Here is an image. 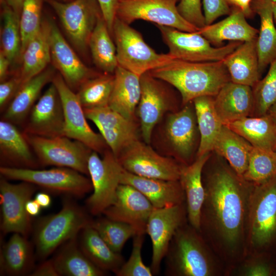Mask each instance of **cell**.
<instances>
[{
	"instance_id": "6da1fadb",
	"label": "cell",
	"mask_w": 276,
	"mask_h": 276,
	"mask_svg": "<svg viewBox=\"0 0 276 276\" xmlns=\"http://www.w3.org/2000/svg\"><path fill=\"white\" fill-rule=\"evenodd\" d=\"M248 182L223 166L211 172L203 182L205 195L200 232L204 228L212 233L228 256L246 249L248 211L253 188Z\"/></svg>"
},
{
	"instance_id": "4316f807",
	"label": "cell",
	"mask_w": 276,
	"mask_h": 276,
	"mask_svg": "<svg viewBox=\"0 0 276 276\" xmlns=\"http://www.w3.org/2000/svg\"><path fill=\"white\" fill-rule=\"evenodd\" d=\"M108 106L125 118L134 121L141 94V77L118 65Z\"/></svg>"
},
{
	"instance_id": "7402d4cb",
	"label": "cell",
	"mask_w": 276,
	"mask_h": 276,
	"mask_svg": "<svg viewBox=\"0 0 276 276\" xmlns=\"http://www.w3.org/2000/svg\"><path fill=\"white\" fill-rule=\"evenodd\" d=\"M190 103L181 110L169 114L165 126L167 141L175 155L185 163L193 154L198 130L195 109Z\"/></svg>"
},
{
	"instance_id": "c3c4849f",
	"label": "cell",
	"mask_w": 276,
	"mask_h": 276,
	"mask_svg": "<svg viewBox=\"0 0 276 276\" xmlns=\"http://www.w3.org/2000/svg\"><path fill=\"white\" fill-rule=\"evenodd\" d=\"M203 13L206 25H209L218 17L229 15L231 12L226 0H202Z\"/></svg>"
},
{
	"instance_id": "8fae6325",
	"label": "cell",
	"mask_w": 276,
	"mask_h": 276,
	"mask_svg": "<svg viewBox=\"0 0 276 276\" xmlns=\"http://www.w3.org/2000/svg\"><path fill=\"white\" fill-rule=\"evenodd\" d=\"M179 1L119 0L116 17L129 25L141 19L185 32L199 31L200 29L190 24L179 13L177 9Z\"/></svg>"
},
{
	"instance_id": "4dcf8cb0",
	"label": "cell",
	"mask_w": 276,
	"mask_h": 276,
	"mask_svg": "<svg viewBox=\"0 0 276 276\" xmlns=\"http://www.w3.org/2000/svg\"><path fill=\"white\" fill-rule=\"evenodd\" d=\"M225 125L254 147L270 151L276 150V121L268 113L247 117Z\"/></svg>"
},
{
	"instance_id": "f6af8a7d",
	"label": "cell",
	"mask_w": 276,
	"mask_h": 276,
	"mask_svg": "<svg viewBox=\"0 0 276 276\" xmlns=\"http://www.w3.org/2000/svg\"><path fill=\"white\" fill-rule=\"evenodd\" d=\"M43 0H24L20 15L21 55L30 40L39 31Z\"/></svg>"
},
{
	"instance_id": "cb8c5ba5",
	"label": "cell",
	"mask_w": 276,
	"mask_h": 276,
	"mask_svg": "<svg viewBox=\"0 0 276 276\" xmlns=\"http://www.w3.org/2000/svg\"><path fill=\"white\" fill-rule=\"evenodd\" d=\"M214 103L223 125L251 117L254 107L252 88L231 81L214 97Z\"/></svg>"
},
{
	"instance_id": "d6986e66",
	"label": "cell",
	"mask_w": 276,
	"mask_h": 276,
	"mask_svg": "<svg viewBox=\"0 0 276 276\" xmlns=\"http://www.w3.org/2000/svg\"><path fill=\"white\" fill-rule=\"evenodd\" d=\"M141 94L136 108L142 137L147 144L155 126L170 107L168 94L161 80L147 72L141 76Z\"/></svg>"
},
{
	"instance_id": "ee69618b",
	"label": "cell",
	"mask_w": 276,
	"mask_h": 276,
	"mask_svg": "<svg viewBox=\"0 0 276 276\" xmlns=\"http://www.w3.org/2000/svg\"><path fill=\"white\" fill-rule=\"evenodd\" d=\"M254 107L251 117L267 114L276 102V59L270 64L265 77L252 87Z\"/></svg>"
},
{
	"instance_id": "e0dca14e",
	"label": "cell",
	"mask_w": 276,
	"mask_h": 276,
	"mask_svg": "<svg viewBox=\"0 0 276 276\" xmlns=\"http://www.w3.org/2000/svg\"><path fill=\"white\" fill-rule=\"evenodd\" d=\"M83 109L86 118L96 125L117 157L129 145L139 140L134 121L125 118L108 105Z\"/></svg>"
},
{
	"instance_id": "6f0895ef",
	"label": "cell",
	"mask_w": 276,
	"mask_h": 276,
	"mask_svg": "<svg viewBox=\"0 0 276 276\" xmlns=\"http://www.w3.org/2000/svg\"><path fill=\"white\" fill-rule=\"evenodd\" d=\"M42 208L35 200L30 199L27 203L26 209L28 214L31 217L38 215Z\"/></svg>"
},
{
	"instance_id": "e7e4bbea",
	"label": "cell",
	"mask_w": 276,
	"mask_h": 276,
	"mask_svg": "<svg viewBox=\"0 0 276 276\" xmlns=\"http://www.w3.org/2000/svg\"><path fill=\"white\" fill-rule=\"evenodd\" d=\"M274 153L275 155L276 156V150L274 151Z\"/></svg>"
},
{
	"instance_id": "d6a6232c",
	"label": "cell",
	"mask_w": 276,
	"mask_h": 276,
	"mask_svg": "<svg viewBox=\"0 0 276 276\" xmlns=\"http://www.w3.org/2000/svg\"><path fill=\"white\" fill-rule=\"evenodd\" d=\"M251 8L260 19L257 50L260 74L276 59V28L273 22L271 0H254Z\"/></svg>"
},
{
	"instance_id": "f907efd6",
	"label": "cell",
	"mask_w": 276,
	"mask_h": 276,
	"mask_svg": "<svg viewBox=\"0 0 276 276\" xmlns=\"http://www.w3.org/2000/svg\"><path fill=\"white\" fill-rule=\"evenodd\" d=\"M99 5L104 19L112 35V28L116 17L119 0H96Z\"/></svg>"
},
{
	"instance_id": "ba28073f",
	"label": "cell",
	"mask_w": 276,
	"mask_h": 276,
	"mask_svg": "<svg viewBox=\"0 0 276 276\" xmlns=\"http://www.w3.org/2000/svg\"><path fill=\"white\" fill-rule=\"evenodd\" d=\"M155 25L168 48V53L175 59L195 62L223 61L242 43L231 41L222 47H213L198 31L189 32Z\"/></svg>"
},
{
	"instance_id": "5b68a950",
	"label": "cell",
	"mask_w": 276,
	"mask_h": 276,
	"mask_svg": "<svg viewBox=\"0 0 276 276\" xmlns=\"http://www.w3.org/2000/svg\"><path fill=\"white\" fill-rule=\"evenodd\" d=\"M275 239L276 177L253 186L248 206L246 245L252 250H259Z\"/></svg>"
},
{
	"instance_id": "30bf717a",
	"label": "cell",
	"mask_w": 276,
	"mask_h": 276,
	"mask_svg": "<svg viewBox=\"0 0 276 276\" xmlns=\"http://www.w3.org/2000/svg\"><path fill=\"white\" fill-rule=\"evenodd\" d=\"M25 135L39 163L68 168L88 175V160L93 151L84 144L63 135L53 137Z\"/></svg>"
},
{
	"instance_id": "681fc988",
	"label": "cell",
	"mask_w": 276,
	"mask_h": 276,
	"mask_svg": "<svg viewBox=\"0 0 276 276\" xmlns=\"http://www.w3.org/2000/svg\"><path fill=\"white\" fill-rule=\"evenodd\" d=\"M21 84L19 76L1 82L0 84V108L2 110L12 97H14Z\"/></svg>"
},
{
	"instance_id": "44dd1931",
	"label": "cell",
	"mask_w": 276,
	"mask_h": 276,
	"mask_svg": "<svg viewBox=\"0 0 276 276\" xmlns=\"http://www.w3.org/2000/svg\"><path fill=\"white\" fill-rule=\"evenodd\" d=\"M49 21L51 61L67 85L72 89H79L86 81L99 75L82 62L54 21Z\"/></svg>"
},
{
	"instance_id": "bcb514c9",
	"label": "cell",
	"mask_w": 276,
	"mask_h": 276,
	"mask_svg": "<svg viewBox=\"0 0 276 276\" xmlns=\"http://www.w3.org/2000/svg\"><path fill=\"white\" fill-rule=\"evenodd\" d=\"M131 255L126 262L115 273L117 276H152L153 273L150 267L143 262L142 250L144 234H137L133 237Z\"/></svg>"
},
{
	"instance_id": "836d02e7",
	"label": "cell",
	"mask_w": 276,
	"mask_h": 276,
	"mask_svg": "<svg viewBox=\"0 0 276 276\" xmlns=\"http://www.w3.org/2000/svg\"><path fill=\"white\" fill-rule=\"evenodd\" d=\"M54 71L45 68L22 83L4 115V120L13 123L22 122L35 104L42 88L54 78Z\"/></svg>"
},
{
	"instance_id": "db71d44e",
	"label": "cell",
	"mask_w": 276,
	"mask_h": 276,
	"mask_svg": "<svg viewBox=\"0 0 276 276\" xmlns=\"http://www.w3.org/2000/svg\"><path fill=\"white\" fill-rule=\"evenodd\" d=\"M228 4L239 9L246 17H251L255 13L251 8V0H226Z\"/></svg>"
},
{
	"instance_id": "94428289",
	"label": "cell",
	"mask_w": 276,
	"mask_h": 276,
	"mask_svg": "<svg viewBox=\"0 0 276 276\" xmlns=\"http://www.w3.org/2000/svg\"><path fill=\"white\" fill-rule=\"evenodd\" d=\"M273 18L276 21V2L273 3Z\"/></svg>"
},
{
	"instance_id": "be15d7a7",
	"label": "cell",
	"mask_w": 276,
	"mask_h": 276,
	"mask_svg": "<svg viewBox=\"0 0 276 276\" xmlns=\"http://www.w3.org/2000/svg\"><path fill=\"white\" fill-rule=\"evenodd\" d=\"M271 1L274 3V2H276V0H271Z\"/></svg>"
},
{
	"instance_id": "8d00e7d4",
	"label": "cell",
	"mask_w": 276,
	"mask_h": 276,
	"mask_svg": "<svg viewBox=\"0 0 276 276\" xmlns=\"http://www.w3.org/2000/svg\"><path fill=\"white\" fill-rule=\"evenodd\" d=\"M193 102L200 134L197 152V156H199L213 150L215 142L223 124L215 110L214 97H200L195 99Z\"/></svg>"
},
{
	"instance_id": "3957f363",
	"label": "cell",
	"mask_w": 276,
	"mask_h": 276,
	"mask_svg": "<svg viewBox=\"0 0 276 276\" xmlns=\"http://www.w3.org/2000/svg\"><path fill=\"white\" fill-rule=\"evenodd\" d=\"M93 219L88 213L67 196L57 213L40 218L33 233L36 255L44 260L67 241L78 236Z\"/></svg>"
},
{
	"instance_id": "2e32d148",
	"label": "cell",
	"mask_w": 276,
	"mask_h": 276,
	"mask_svg": "<svg viewBox=\"0 0 276 276\" xmlns=\"http://www.w3.org/2000/svg\"><path fill=\"white\" fill-rule=\"evenodd\" d=\"M187 218L184 203L162 208H154L149 218L146 234L150 237L152 247L150 268L154 274L160 271L170 243L176 231L186 223Z\"/></svg>"
},
{
	"instance_id": "f1b7e54d",
	"label": "cell",
	"mask_w": 276,
	"mask_h": 276,
	"mask_svg": "<svg viewBox=\"0 0 276 276\" xmlns=\"http://www.w3.org/2000/svg\"><path fill=\"white\" fill-rule=\"evenodd\" d=\"M26 135L13 123L0 122V150L7 167L35 169L39 163L35 159Z\"/></svg>"
},
{
	"instance_id": "ab89813d",
	"label": "cell",
	"mask_w": 276,
	"mask_h": 276,
	"mask_svg": "<svg viewBox=\"0 0 276 276\" xmlns=\"http://www.w3.org/2000/svg\"><path fill=\"white\" fill-rule=\"evenodd\" d=\"M1 3L3 23L1 31V51L11 64L21 55L20 16L4 0H1Z\"/></svg>"
},
{
	"instance_id": "7a4b0ae2",
	"label": "cell",
	"mask_w": 276,
	"mask_h": 276,
	"mask_svg": "<svg viewBox=\"0 0 276 276\" xmlns=\"http://www.w3.org/2000/svg\"><path fill=\"white\" fill-rule=\"evenodd\" d=\"M149 73L175 87L184 105L200 97H215L231 81L223 61L195 62L174 59Z\"/></svg>"
},
{
	"instance_id": "d4e9b609",
	"label": "cell",
	"mask_w": 276,
	"mask_h": 276,
	"mask_svg": "<svg viewBox=\"0 0 276 276\" xmlns=\"http://www.w3.org/2000/svg\"><path fill=\"white\" fill-rule=\"evenodd\" d=\"M209 156L210 153L197 156L191 164L183 166L179 179L185 195L187 219L190 224L199 232L205 195L202 172Z\"/></svg>"
},
{
	"instance_id": "8992f818",
	"label": "cell",
	"mask_w": 276,
	"mask_h": 276,
	"mask_svg": "<svg viewBox=\"0 0 276 276\" xmlns=\"http://www.w3.org/2000/svg\"><path fill=\"white\" fill-rule=\"evenodd\" d=\"M118 65L141 77L174 59L168 53H157L130 25L116 17L112 34Z\"/></svg>"
},
{
	"instance_id": "9a60e30c",
	"label": "cell",
	"mask_w": 276,
	"mask_h": 276,
	"mask_svg": "<svg viewBox=\"0 0 276 276\" xmlns=\"http://www.w3.org/2000/svg\"><path fill=\"white\" fill-rule=\"evenodd\" d=\"M60 96L64 112L63 135L84 144L92 151L104 153L107 146L101 134L94 132L86 121L83 107L77 94L58 74L52 81Z\"/></svg>"
},
{
	"instance_id": "9f6ffc18",
	"label": "cell",
	"mask_w": 276,
	"mask_h": 276,
	"mask_svg": "<svg viewBox=\"0 0 276 276\" xmlns=\"http://www.w3.org/2000/svg\"><path fill=\"white\" fill-rule=\"evenodd\" d=\"M34 199L40 205L42 208H48L52 203L51 196L48 193L39 192L35 195Z\"/></svg>"
},
{
	"instance_id": "7bdbcfd3",
	"label": "cell",
	"mask_w": 276,
	"mask_h": 276,
	"mask_svg": "<svg viewBox=\"0 0 276 276\" xmlns=\"http://www.w3.org/2000/svg\"><path fill=\"white\" fill-rule=\"evenodd\" d=\"M91 226L112 250L120 254L127 240L138 234L132 226L105 216L93 220Z\"/></svg>"
},
{
	"instance_id": "484cf974",
	"label": "cell",
	"mask_w": 276,
	"mask_h": 276,
	"mask_svg": "<svg viewBox=\"0 0 276 276\" xmlns=\"http://www.w3.org/2000/svg\"><path fill=\"white\" fill-rule=\"evenodd\" d=\"M244 14L234 7L224 19L200 28L198 32L215 45H220L223 41L245 42L256 39L259 30L249 25Z\"/></svg>"
},
{
	"instance_id": "7dc6e473",
	"label": "cell",
	"mask_w": 276,
	"mask_h": 276,
	"mask_svg": "<svg viewBox=\"0 0 276 276\" xmlns=\"http://www.w3.org/2000/svg\"><path fill=\"white\" fill-rule=\"evenodd\" d=\"M177 9L186 20L197 28L200 29L206 25L201 0H179Z\"/></svg>"
},
{
	"instance_id": "4fadbf2b",
	"label": "cell",
	"mask_w": 276,
	"mask_h": 276,
	"mask_svg": "<svg viewBox=\"0 0 276 276\" xmlns=\"http://www.w3.org/2000/svg\"><path fill=\"white\" fill-rule=\"evenodd\" d=\"M148 144L137 140L125 148L117 157L122 167L142 177L179 180L183 166L158 154Z\"/></svg>"
},
{
	"instance_id": "11a10c76",
	"label": "cell",
	"mask_w": 276,
	"mask_h": 276,
	"mask_svg": "<svg viewBox=\"0 0 276 276\" xmlns=\"http://www.w3.org/2000/svg\"><path fill=\"white\" fill-rule=\"evenodd\" d=\"M11 62L8 58L0 51V81L6 80Z\"/></svg>"
},
{
	"instance_id": "5bb4252c",
	"label": "cell",
	"mask_w": 276,
	"mask_h": 276,
	"mask_svg": "<svg viewBox=\"0 0 276 276\" xmlns=\"http://www.w3.org/2000/svg\"><path fill=\"white\" fill-rule=\"evenodd\" d=\"M37 186L24 181L12 183L2 177L0 180L1 230L3 234L18 233L27 237L32 229L31 216L26 205Z\"/></svg>"
},
{
	"instance_id": "f35d334b",
	"label": "cell",
	"mask_w": 276,
	"mask_h": 276,
	"mask_svg": "<svg viewBox=\"0 0 276 276\" xmlns=\"http://www.w3.org/2000/svg\"><path fill=\"white\" fill-rule=\"evenodd\" d=\"M88 46L95 64L105 73L113 74L118 66L116 47L102 14L98 18Z\"/></svg>"
},
{
	"instance_id": "7c38bea8",
	"label": "cell",
	"mask_w": 276,
	"mask_h": 276,
	"mask_svg": "<svg viewBox=\"0 0 276 276\" xmlns=\"http://www.w3.org/2000/svg\"><path fill=\"white\" fill-rule=\"evenodd\" d=\"M53 9L68 38L79 51L83 52L99 16L102 14L96 0H45Z\"/></svg>"
},
{
	"instance_id": "6125c7cd",
	"label": "cell",
	"mask_w": 276,
	"mask_h": 276,
	"mask_svg": "<svg viewBox=\"0 0 276 276\" xmlns=\"http://www.w3.org/2000/svg\"><path fill=\"white\" fill-rule=\"evenodd\" d=\"M62 1H63L62 2H69L72 0H62Z\"/></svg>"
},
{
	"instance_id": "60d3db41",
	"label": "cell",
	"mask_w": 276,
	"mask_h": 276,
	"mask_svg": "<svg viewBox=\"0 0 276 276\" xmlns=\"http://www.w3.org/2000/svg\"><path fill=\"white\" fill-rule=\"evenodd\" d=\"M114 74L105 73L84 82L77 95L83 108L108 105L114 83Z\"/></svg>"
},
{
	"instance_id": "277c9868",
	"label": "cell",
	"mask_w": 276,
	"mask_h": 276,
	"mask_svg": "<svg viewBox=\"0 0 276 276\" xmlns=\"http://www.w3.org/2000/svg\"><path fill=\"white\" fill-rule=\"evenodd\" d=\"M200 232L186 223L176 232L165 257L166 275L210 276L214 266Z\"/></svg>"
},
{
	"instance_id": "e575fe53",
	"label": "cell",
	"mask_w": 276,
	"mask_h": 276,
	"mask_svg": "<svg viewBox=\"0 0 276 276\" xmlns=\"http://www.w3.org/2000/svg\"><path fill=\"white\" fill-rule=\"evenodd\" d=\"M77 237L62 244L52 258L59 275H105L107 272L96 266L82 251Z\"/></svg>"
},
{
	"instance_id": "9c48e42d",
	"label": "cell",
	"mask_w": 276,
	"mask_h": 276,
	"mask_svg": "<svg viewBox=\"0 0 276 276\" xmlns=\"http://www.w3.org/2000/svg\"><path fill=\"white\" fill-rule=\"evenodd\" d=\"M123 168L111 150L102 157L93 151L88 160V175L93 193L86 200L87 210L93 215L102 214L114 202Z\"/></svg>"
},
{
	"instance_id": "83f0119b",
	"label": "cell",
	"mask_w": 276,
	"mask_h": 276,
	"mask_svg": "<svg viewBox=\"0 0 276 276\" xmlns=\"http://www.w3.org/2000/svg\"><path fill=\"white\" fill-rule=\"evenodd\" d=\"M256 42L257 38L242 42L223 60L232 82L252 87L259 81Z\"/></svg>"
},
{
	"instance_id": "f5cc1de1",
	"label": "cell",
	"mask_w": 276,
	"mask_h": 276,
	"mask_svg": "<svg viewBox=\"0 0 276 276\" xmlns=\"http://www.w3.org/2000/svg\"><path fill=\"white\" fill-rule=\"evenodd\" d=\"M31 276H59L52 259L44 260L40 265L34 268Z\"/></svg>"
},
{
	"instance_id": "1f68e13d",
	"label": "cell",
	"mask_w": 276,
	"mask_h": 276,
	"mask_svg": "<svg viewBox=\"0 0 276 276\" xmlns=\"http://www.w3.org/2000/svg\"><path fill=\"white\" fill-rule=\"evenodd\" d=\"M50 33L49 19H42L39 31L21 54V84L44 71L51 61Z\"/></svg>"
},
{
	"instance_id": "ffe728a7",
	"label": "cell",
	"mask_w": 276,
	"mask_h": 276,
	"mask_svg": "<svg viewBox=\"0 0 276 276\" xmlns=\"http://www.w3.org/2000/svg\"><path fill=\"white\" fill-rule=\"evenodd\" d=\"M64 123L62 104L52 83L31 109L25 134L45 137L62 136Z\"/></svg>"
},
{
	"instance_id": "603a6c76",
	"label": "cell",
	"mask_w": 276,
	"mask_h": 276,
	"mask_svg": "<svg viewBox=\"0 0 276 276\" xmlns=\"http://www.w3.org/2000/svg\"><path fill=\"white\" fill-rule=\"evenodd\" d=\"M130 185L143 194L154 208L179 204L186 201L185 195L179 180H168L140 176L124 168L121 184Z\"/></svg>"
},
{
	"instance_id": "b9f144b4",
	"label": "cell",
	"mask_w": 276,
	"mask_h": 276,
	"mask_svg": "<svg viewBox=\"0 0 276 276\" xmlns=\"http://www.w3.org/2000/svg\"><path fill=\"white\" fill-rule=\"evenodd\" d=\"M276 177V156L274 151L252 147L247 168L243 176L254 185L265 182Z\"/></svg>"
},
{
	"instance_id": "74e56055",
	"label": "cell",
	"mask_w": 276,
	"mask_h": 276,
	"mask_svg": "<svg viewBox=\"0 0 276 276\" xmlns=\"http://www.w3.org/2000/svg\"><path fill=\"white\" fill-rule=\"evenodd\" d=\"M252 147L245 139L223 125L216 140L213 150L225 158L232 169L243 178Z\"/></svg>"
},
{
	"instance_id": "52a82bcc",
	"label": "cell",
	"mask_w": 276,
	"mask_h": 276,
	"mask_svg": "<svg viewBox=\"0 0 276 276\" xmlns=\"http://www.w3.org/2000/svg\"><path fill=\"white\" fill-rule=\"evenodd\" d=\"M0 173L2 177L7 179L27 181L66 196L81 198L93 190L90 179L68 168L57 167L37 170L2 166Z\"/></svg>"
},
{
	"instance_id": "680465c9",
	"label": "cell",
	"mask_w": 276,
	"mask_h": 276,
	"mask_svg": "<svg viewBox=\"0 0 276 276\" xmlns=\"http://www.w3.org/2000/svg\"><path fill=\"white\" fill-rule=\"evenodd\" d=\"M5 3L19 16L24 0H4Z\"/></svg>"
},
{
	"instance_id": "91938a15",
	"label": "cell",
	"mask_w": 276,
	"mask_h": 276,
	"mask_svg": "<svg viewBox=\"0 0 276 276\" xmlns=\"http://www.w3.org/2000/svg\"><path fill=\"white\" fill-rule=\"evenodd\" d=\"M267 113L269 114L276 121V102L270 108Z\"/></svg>"
},
{
	"instance_id": "d590c367",
	"label": "cell",
	"mask_w": 276,
	"mask_h": 276,
	"mask_svg": "<svg viewBox=\"0 0 276 276\" xmlns=\"http://www.w3.org/2000/svg\"><path fill=\"white\" fill-rule=\"evenodd\" d=\"M79 246L86 256L100 269L115 274L124 263L120 253L112 250L91 226L80 232Z\"/></svg>"
},
{
	"instance_id": "f546056e",
	"label": "cell",
	"mask_w": 276,
	"mask_h": 276,
	"mask_svg": "<svg viewBox=\"0 0 276 276\" xmlns=\"http://www.w3.org/2000/svg\"><path fill=\"white\" fill-rule=\"evenodd\" d=\"M34 256L31 243L27 237L13 233L1 250V275L30 274L34 269Z\"/></svg>"
},
{
	"instance_id": "816d5d0a",
	"label": "cell",
	"mask_w": 276,
	"mask_h": 276,
	"mask_svg": "<svg viewBox=\"0 0 276 276\" xmlns=\"http://www.w3.org/2000/svg\"><path fill=\"white\" fill-rule=\"evenodd\" d=\"M272 272L271 267L267 263L259 261L247 263L243 270L244 275L247 276H268Z\"/></svg>"
},
{
	"instance_id": "ac0fdd59",
	"label": "cell",
	"mask_w": 276,
	"mask_h": 276,
	"mask_svg": "<svg viewBox=\"0 0 276 276\" xmlns=\"http://www.w3.org/2000/svg\"><path fill=\"white\" fill-rule=\"evenodd\" d=\"M154 208L138 190L127 184H120L113 203L103 213L105 217L127 223L145 234L147 224Z\"/></svg>"
}]
</instances>
